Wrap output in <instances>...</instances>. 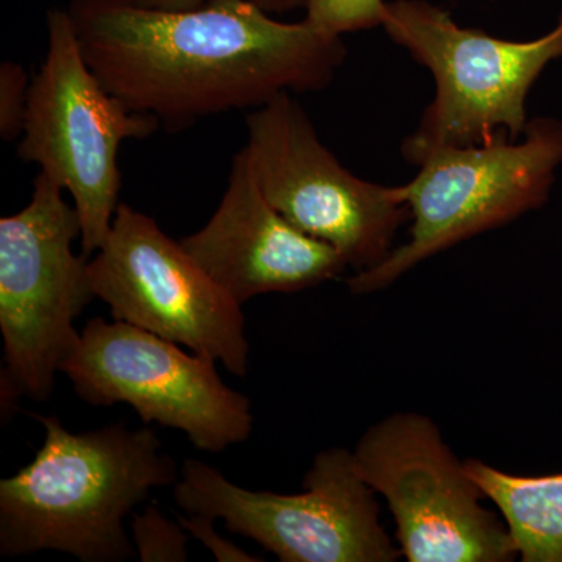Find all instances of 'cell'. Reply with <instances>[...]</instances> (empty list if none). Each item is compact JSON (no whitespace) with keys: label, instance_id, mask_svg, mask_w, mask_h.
<instances>
[{"label":"cell","instance_id":"obj_1","mask_svg":"<svg viewBox=\"0 0 562 562\" xmlns=\"http://www.w3.org/2000/svg\"><path fill=\"white\" fill-rule=\"evenodd\" d=\"M81 55L103 87L168 132L281 92L330 87L347 57L342 36L283 22L249 0L157 10L131 0H70Z\"/></svg>","mask_w":562,"mask_h":562},{"label":"cell","instance_id":"obj_2","mask_svg":"<svg viewBox=\"0 0 562 562\" xmlns=\"http://www.w3.org/2000/svg\"><path fill=\"white\" fill-rule=\"evenodd\" d=\"M44 428L35 460L0 482V554L55 550L83 562L136 557L125 519L179 469L151 428L124 424L83 432L31 413Z\"/></svg>","mask_w":562,"mask_h":562},{"label":"cell","instance_id":"obj_3","mask_svg":"<svg viewBox=\"0 0 562 562\" xmlns=\"http://www.w3.org/2000/svg\"><path fill=\"white\" fill-rule=\"evenodd\" d=\"M382 27L436 81L435 99L402 144L403 158L414 166L447 147L522 138L528 92L562 57V13L552 32L525 43L461 27L427 0L387 2Z\"/></svg>","mask_w":562,"mask_h":562},{"label":"cell","instance_id":"obj_4","mask_svg":"<svg viewBox=\"0 0 562 562\" xmlns=\"http://www.w3.org/2000/svg\"><path fill=\"white\" fill-rule=\"evenodd\" d=\"M160 127L103 87L81 55L68 10H49L46 57L32 79L18 157L69 192L85 257L109 238L121 203L122 143L147 139Z\"/></svg>","mask_w":562,"mask_h":562},{"label":"cell","instance_id":"obj_5","mask_svg":"<svg viewBox=\"0 0 562 562\" xmlns=\"http://www.w3.org/2000/svg\"><path fill=\"white\" fill-rule=\"evenodd\" d=\"M561 162L562 124L552 117L528 121L516 140L432 151L409 183L394 187L413 217L409 241L347 286L357 295L384 290L419 262L539 209Z\"/></svg>","mask_w":562,"mask_h":562},{"label":"cell","instance_id":"obj_6","mask_svg":"<svg viewBox=\"0 0 562 562\" xmlns=\"http://www.w3.org/2000/svg\"><path fill=\"white\" fill-rule=\"evenodd\" d=\"M63 188L40 171L31 202L0 220L2 384L14 397L44 402L77 346V317L95 297L90 258L74 254L80 221Z\"/></svg>","mask_w":562,"mask_h":562},{"label":"cell","instance_id":"obj_7","mask_svg":"<svg viewBox=\"0 0 562 562\" xmlns=\"http://www.w3.org/2000/svg\"><path fill=\"white\" fill-rule=\"evenodd\" d=\"M173 486L183 512L222 520L283 562H394L402 554L380 524L375 492L353 453L339 447L314 458L299 494L246 490L192 458Z\"/></svg>","mask_w":562,"mask_h":562},{"label":"cell","instance_id":"obj_8","mask_svg":"<svg viewBox=\"0 0 562 562\" xmlns=\"http://www.w3.org/2000/svg\"><path fill=\"white\" fill-rule=\"evenodd\" d=\"M355 464L390 506L409 562H506L517 557L505 522L484 508L479 484L438 425L397 413L361 436Z\"/></svg>","mask_w":562,"mask_h":562},{"label":"cell","instance_id":"obj_9","mask_svg":"<svg viewBox=\"0 0 562 562\" xmlns=\"http://www.w3.org/2000/svg\"><path fill=\"white\" fill-rule=\"evenodd\" d=\"M213 358L127 322L94 317L60 372L91 406H132L144 424L176 428L202 452H222L249 439V398L222 382Z\"/></svg>","mask_w":562,"mask_h":562},{"label":"cell","instance_id":"obj_10","mask_svg":"<svg viewBox=\"0 0 562 562\" xmlns=\"http://www.w3.org/2000/svg\"><path fill=\"white\" fill-rule=\"evenodd\" d=\"M246 127V149L262 194L295 228L330 244L357 272L391 254L408 206L394 187L344 168L291 92L250 110Z\"/></svg>","mask_w":562,"mask_h":562},{"label":"cell","instance_id":"obj_11","mask_svg":"<svg viewBox=\"0 0 562 562\" xmlns=\"http://www.w3.org/2000/svg\"><path fill=\"white\" fill-rule=\"evenodd\" d=\"M95 297L114 321L127 322L236 376L249 368L243 305L203 271L155 220L120 203L109 238L88 262Z\"/></svg>","mask_w":562,"mask_h":562},{"label":"cell","instance_id":"obj_12","mask_svg":"<svg viewBox=\"0 0 562 562\" xmlns=\"http://www.w3.org/2000/svg\"><path fill=\"white\" fill-rule=\"evenodd\" d=\"M180 244L241 305L257 295L308 290L349 268L335 247L273 209L246 146L233 157L227 190L211 220Z\"/></svg>","mask_w":562,"mask_h":562},{"label":"cell","instance_id":"obj_13","mask_svg":"<svg viewBox=\"0 0 562 562\" xmlns=\"http://www.w3.org/2000/svg\"><path fill=\"white\" fill-rule=\"evenodd\" d=\"M464 464L501 512L517 557L524 562H562V472L524 476L480 460Z\"/></svg>","mask_w":562,"mask_h":562},{"label":"cell","instance_id":"obj_14","mask_svg":"<svg viewBox=\"0 0 562 562\" xmlns=\"http://www.w3.org/2000/svg\"><path fill=\"white\" fill-rule=\"evenodd\" d=\"M132 541L140 562L188 561V532L179 522L169 520L150 503L143 513H133Z\"/></svg>","mask_w":562,"mask_h":562},{"label":"cell","instance_id":"obj_15","mask_svg":"<svg viewBox=\"0 0 562 562\" xmlns=\"http://www.w3.org/2000/svg\"><path fill=\"white\" fill-rule=\"evenodd\" d=\"M384 0H305V20L314 27L342 36L344 33L382 27Z\"/></svg>","mask_w":562,"mask_h":562},{"label":"cell","instance_id":"obj_16","mask_svg":"<svg viewBox=\"0 0 562 562\" xmlns=\"http://www.w3.org/2000/svg\"><path fill=\"white\" fill-rule=\"evenodd\" d=\"M31 83L20 63L0 65V136L7 143L21 138L24 132Z\"/></svg>","mask_w":562,"mask_h":562},{"label":"cell","instance_id":"obj_17","mask_svg":"<svg viewBox=\"0 0 562 562\" xmlns=\"http://www.w3.org/2000/svg\"><path fill=\"white\" fill-rule=\"evenodd\" d=\"M179 524L192 538L198 539L205 549H209L217 562H261L262 558L255 557L241 547L222 538L214 528V519L203 514H190L179 517Z\"/></svg>","mask_w":562,"mask_h":562},{"label":"cell","instance_id":"obj_18","mask_svg":"<svg viewBox=\"0 0 562 562\" xmlns=\"http://www.w3.org/2000/svg\"><path fill=\"white\" fill-rule=\"evenodd\" d=\"M131 2L139 7H147V9L181 11L209 5L213 0H131ZM249 2L268 11L273 16L305 7V0H249Z\"/></svg>","mask_w":562,"mask_h":562}]
</instances>
